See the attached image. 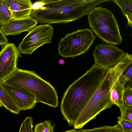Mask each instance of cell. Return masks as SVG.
<instances>
[{
  "mask_svg": "<svg viewBox=\"0 0 132 132\" xmlns=\"http://www.w3.org/2000/svg\"><path fill=\"white\" fill-rule=\"evenodd\" d=\"M108 69L95 64L70 85L64 94L60 109L69 125L84 126L113 105L107 80Z\"/></svg>",
  "mask_w": 132,
  "mask_h": 132,
  "instance_id": "cell-1",
  "label": "cell"
},
{
  "mask_svg": "<svg viewBox=\"0 0 132 132\" xmlns=\"http://www.w3.org/2000/svg\"><path fill=\"white\" fill-rule=\"evenodd\" d=\"M108 0H45L44 5L32 10L31 16L41 23H66L88 14L98 5Z\"/></svg>",
  "mask_w": 132,
  "mask_h": 132,
  "instance_id": "cell-2",
  "label": "cell"
},
{
  "mask_svg": "<svg viewBox=\"0 0 132 132\" xmlns=\"http://www.w3.org/2000/svg\"><path fill=\"white\" fill-rule=\"evenodd\" d=\"M1 83L24 88L35 96L37 103L41 102L54 108L58 106V97L54 87L35 71L17 68Z\"/></svg>",
  "mask_w": 132,
  "mask_h": 132,
  "instance_id": "cell-3",
  "label": "cell"
},
{
  "mask_svg": "<svg viewBox=\"0 0 132 132\" xmlns=\"http://www.w3.org/2000/svg\"><path fill=\"white\" fill-rule=\"evenodd\" d=\"M87 16L91 30L101 40L108 45H116L122 43L117 20L109 10L101 6L95 7Z\"/></svg>",
  "mask_w": 132,
  "mask_h": 132,
  "instance_id": "cell-4",
  "label": "cell"
},
{
  "mask_svg": "<svg viewBox=\"0 0 132 132\" xmlns=\"http://www.w3.org/2000/svg\"><path fill=\"white\" fill-rule=\"evenodd\" d=\"M96 37L91 30L79 29L65 35L58 45L59 53L73 58L88 52Z\"/></svg>",
  "mask_w": 132,
  "mask_h": 132,
  "instance_id": "cell-5",
  "label": "cell"
},
{
  "mask_svg": "<svg viewBox=\"0 0 132 132\" xmlns=\"http://www.w3.org/2000/svg\"><path fill=\"white\" fill-rule=\"evenodd\" d=\"M132 63V55L126 53L116 64L108 69L107 80L110 86L111 100L113 104L117 105L120 111L123 109L125 106L122 97L126 86L122 75Z\"/></svg>",
  "mask_w": 132,
  "mask_h": 132,
  "instance_id": "cell-6",
  "label": "cell"
},
{
  "mask_svg": "<svg viewBox=\"0 0 132 132\" xmlns=\"http://www.w3.org/2000/svg\"><path fill=\"white\" fill-rule=\"evenodd\" d=\"M54 29L46 24L36 26L24 37L18 48L20 53L31 55L38 48L46 43H51Z\"/></svg>",
  "mask_w": 132,
  "mask_h": 132,
  "instance_id": "cell-7",
  "label": "cell"
},
{
  "mask_svg": "<svg viewBox=\"0 0 132 132\" xmlns=\"http://www.w3.org/2000/svg\"><path fill=\"white\" fill-rule=\"evenodd\" d=\"M93 54L94 64L101 68L108 69L116 64L125 53L116 45L101 44L95 46Z\"/></svg>",
  "mask_w": 132,
  "mask_h": 132,
  "instance_id": "cell-8",
  "label": "cell"
},
{
  "mask_svg": "<svg viewBox=\"0 0 132 132\" xmlns=\"http://www.w3.org/2000/svg\"><path fill=\"white\" fill-rule=\"evenodd\" d=\"M0 52V82H1L16 70L20 53L13 43L2 46Z\"/></svg>",
  "mask_w": 132,
  "mask_h": 132,
  "instance_id": "cell-9",
  "label": "cell"
},
{
  "mask_svg": "<svg viewBox=\"0 0 132 132\" xmlns=\"http://www.w3.org/2000/svg\"><path fill=\"white\" fill-rule=\"evenodd\" d=\"M1 85L10 98L21 110L32 109L37 103L35 96L24 88L12 87L2 83Z\"/></svg>",
  "mask_w": 132,
  "mask_h": 132,
  "instance_id": "cell-10",
  "label": "cell"
},
{
  "mask_svg": "<svg viewBox=\"0 0 132 132\" xmlns=\"http://www.w3.org/2000/svg\"><path fill=\"white\" fill-rule=\"evenodd\" d=\"M37 20L30 16L25 18H12L7 23L0 26V29L5 36L15 35L25 31L29 32L36 26Z\"/></svg>",
  "mask_w": 132,
  "mask_h": 132,
  "instance_id": "cell-11",
  "label": "cell"
},
{
  "mask_svg": "<svg viewBox=\"0 0 132 132\" xmlns=\"http://www.w3.org/2000/svg\"><path fill=\"white\" fill-rule=\"evenodd\" d=\"M13 18L21 19L31 16L32 3L30 0H5Z\"/></svg>",
  "mask_w": 132,
  "mask_h": 132,
  "instance_id": "cell-12",
  "label": "cell"
},
{
  "mask_svg": "<svg viewBox=\"0 0 132 132\" xmlns=\"http://www.w3.org/2000/svg\"><path fill=\"white\" fill-rule=\"evenodd\" d=\"M0 102L11 112L18 114L21 111L16 106L3 88L0 82Z\"/></svg>",
  "mask_w": 132,
  "mask_h": 132,
  "instance_id": "cell-13",
  "label": "cell"
},
{
  "mask_svg": "<svg viewBox=\"0 0 132 132\" xmlns=\"http://www.w3.org/2000/svg\"><path fill=\"white\" fill-rule=\"evenodd\" d=\"M12 18L11 12L5 0H0V26L7 23Z\"/></svg>",
  "mask_w": 132,
  "mask_h": 132,
  "instance_id": "cell-14",
  "label": "cell"
},
{
  "mask_svg": "<svg viewBox=\"0 0 132 132\" xmlns=\"http://www.w3.org/2000/svg\"><path fill=\"white\" fill-rule=\"evenodd\" d=\"M77 132H122L119 124L114 126L105 125L90 129H81Z\"/></svg>",
  "mask_w": 132,
  "mask_h": 132,
  "instance_id": "cell-15",
  "label": "cell"
},
{
  "mask_svg": "<svg viewBox=\"0 0 132 132\" xmlns=\"http://www.w3.org/2000/svg\"><path fill=\"white\" fill-rule=\"evenodd\" d=\"M120 7L123 16L127 14L132 15V0H113Z\"/></svg>",
  "mask_w": 132,
  "mask_h": 132,
  "instance_id": "cell-16",
  "label": "cell"
},
{
  "mask_svg": "<svg viewBox=\"0 0 132 132\" xmlns=\"http://www.w3.org/2000/svg\"><path fill=\"white\" fill-rule=\"evenodd\" d=\"M53 130L51 122L49 120H46L36 125L34 132H53Z\"/></svg>",
  "mask_w": 132,
  "mask_h": 132,
  "instance_id": "cell-17",
  "label": "cell"
},
{
  "mask_svg": "<svg viewBox=\"0 0 132 132\" xmlns=\"http://www.w3.org/2000/svg\"><path fill=\"white\" fill-rule=\"evenodd\" d=\"M123 81L126 86L132 85V64L131 63L127 68L122 75Z\"/></svg>",
  "mask_w": 132,
  "mask_h": 132,
  "instance_id": "cell-18",
  "label": "cell"
},
{
  "mask_svg": "<svg viewBox=\"0 0 132 132\" xmlns=\"http://www.w3.org/2000/svg\"><path fill=\"white\" fill-rule=\"evenodd\" d=\"M33 127L32 119L28 117L22 122L19 132H33Z\"/></svg>",
  "mask_w": 132,
  "mask_h": 132,
  "instance_id": "cell-19",
  "label": "cell"
},
{
  "mask_svg": "<svg viewBox=\"0 0 132 132\" xmlns=\"http://www.w3.org/2000/svg\"><path fill=\"white\" fill-rule=\"evenodd\" d=\"M123 101L125 105L132 106V87L126 86L123 95Z\"/></svg>",
  "mask_w": 132,
  "mask_h": 132,
  "instance_id": "cell-20",
  "label": "cell"
},
{
  "mask_svg": "<svg viewBox=\"0 0 132 132\" xmlns=\"http://www.w3.org/2000/svg\"><path fill=\"white\" fill-rule=\"evenodd\" d=\"M118 124L122 132H132V121L126 120L120 116L118 117Z\"/></svg>",
  "mask_w": 132,
  "mask_h": 132,
  "instance_id": "cell-21",
  "label": "cell"
},
{
  "mask_svg": "<svg viewBox=\"0 0 132 132\" xmlns=\"http://www.w3.org/2000/svg\"><path fill=\"white\" fill-rule=\"evenodd\" d=\"M125 105V108L120 111V117L126 120L132 121V106Z\"/></svg>",
  "mask_w": 132,
  "mask_h": 132,
  "instance_id": "cell-22",
  "label": "cell"
},
{
  "mask_svg": "<svg viewBox=\"0 0 132 132\" xmlns=\"http://www.w3.org/2000/svg\"><path fill=\"white\" fill-rule=\"evenodd\" d=\"M8 40L0 29V45L2 46L7 44Z\"/></svg>",
  "mask_w": 132,
  "mask_h": 132,
  "instance_id": "cell-23",
  "label": "cell"
},
{
  "mask_svg": "<svg viewBox=\"0 0 132 132\" xmlns=\"http://www.w3.org/2000/svg\"><path fill=\"white\" fill-rule=\"evenodd\" d=\"M127 19L128 27L129 26L131 27V28L132 27V15L127 14L125 15Z\"/></svg>",
  "mask_w": 132,
  "mask_h": 132,
  "instance_id": "cell-24",
  "label": "cell"
},
{
  "mask_svg": "<svg viewBox=\"0 0 132 132\" xmlns=\"http://www.w3.org/2000/svg\"><path fill=\"white\" fill-rule=\"evenodd\" d=\"M58 63L60 65L63 64L65 63V61L63 59H60L59 60Z\"/></svg>",
  "mask_w": 132,
  "mask_h": 132,
  "instance_id": "cell-25",
  "label": "cell"
},
{
  "mask_svg": "<svg viewBox=\"0 0 132 132\" xmlns=\"http://www.w3.org/2000/svg\"><path fill=\"white\" fill-rule=\"evenodd\" d=\"M77 130L76 129H73L72 130H70L67 131L63 132H77Z\"/></svg>",
  "mask_w": 132,
  "mask_h": 132,
  "instance_id": "cell-26",
  "label": "cell"
},
{
  "mask_svg": "<svg viewBox=\"0 0 132 132\" xmlns=\"http://www.w3.org/2000/svg\"><path fill=\"white\" fill-rule=\"evenodd\" d=\"M2 106H3V105L1 103V102H0V108Z\"/></svg>",
  "mask_w": 132,
  "mask_h": 132,
  "instance_id": "cell-27",
  "label": "cell"
}]
</instances>
